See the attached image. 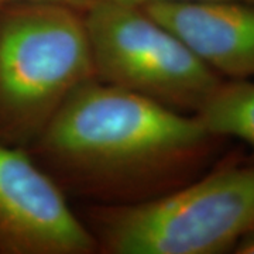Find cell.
I'll list each match as a JSON object with an SVG mask.
<instances>
[{"label":"cell","instance_id":"6da1fadb","mask_svg":"<svg viewBox=\"0 0 254 254\" xmlns=\"http://www.w3.org/2000/svg\"><path fill=\"white\" fill-rule=\"evenodd\" d=\"M219 140L195 115L93 79L73 92L28 151L61 188L125 205L187 184Z\"/></svg>","mask_w":254,"mask_h":254},{"label":"cell","instance_id":"ba28073f","mask_svg":"<svg viewBox=\"0 0 254 254\" xmlns=\"http://www.w3.org/2000/svg\"><path fill=\"white\" fill-rule=\"evenodd\" d=\"M100 0H0V7L16 4V3H43V4H57L69 9L78 10L81 13H86L95 4H98Z\"/></svg>","mask_w":254,"mask_h":254},{"label":"cell","instance_id":"9c48e42d","mask_svg":"<svg viewBox=\"0 0 254 254\" xmlns=\"http://www.w3.org/2000/svg\"><path fill=\"white\" fill-rule=\"evenodd\" d=\"M233 253L254 254V229L250 230L245 237H242V240L235 247Z\"/></svg>","mask_w":254,"mask_h":254},{"label":"cell","instance_id":"277c9868","mask_svg":"<svg viewBox=\"0 0 254 254\" xmlns=\"http://www.w3.org/2000/svg\"><path fill=\"white\" fill-rule=\"evenodd\" d=\"M83 16L98 81L193 115L223 81L141 6L100 0Z\"/></svg>","mask_w":254,"mask_h":254},{"label":"cell","instance_id":"52a82bcc","mask_svg":"<svg viewBox=\"0 0 254 254\" xmlns=\"http://www.w3.org/2000/svg\"><path fill=\"white\" fill-rule=\"evenodd\" d=\"M195 116L212 136L239 138L254 148V79L222 81Z\"/></svg>","mask_w":254,"mask_h":254},{"label":"cell","instance_id":"3957f363","mask_svg":"<svg viewBox=\"0 0 254 254\" xmlns=\"http://www.w3.org/2000/svg\"><path fill=\"white\" fill-rule=\"evenodd\" d=\"M98 250L110 254L233 252L254 229V163H226L151 199L92 210Z\"/></svg>","mask_w":254,"mask_h":254},{"label":"cell","instance_id":"7a4b0ae2","mask_svg":"<svg viewBox=\"0 0 254 254\" xmlns=\"http://www.w3.org/2000/svg\"><path fill=\"white\" fill-rule=\"evenodd\" d=\"M93 79L83 13L43 3L0 7V143L30 148Z\"/></svg>","mask_w":254,"mask_h":254},{"label":"cell","instance_id":"5b68a950","mask_svg":"<svg viewBox=\"0 0 254 254\" xmlns=\"http://www.w3.org/2000/svg\"><path fill=\"white\" fill-rule=\"evenodd\" d=\"M92 230L61 185L24 147L0 143V253L91 254Z\"/></svg>","mask_w":254,"mask_h":254},{"label":"cell","instance_id":"8992f818","mask_svg":"<svg viewBox=\"0 0 254 254\" xmlns=\"http://www.w3.org/2000/svg\"><path fill=\"white\" fill-rule=\"evenodd\" d=\"M141 7L219 76L254 79V3L155 1Z\"/></svg>","mask_w":254,"mask_h":254},{"label":"cell","instance_id":"30bf717a","mask_svg":"<svg viewBox=\"0 0 254 254\" xmlns=\"http://www.w3.org/2000/svg\"><path fill=\"white\" fill-rule=\"evenodd\" d=\"M120 3L134 4V6H143L147 3H155V1H222V0H116ZM236 1H249L254 3V0H236Z\"/></svg>","mask_w":254,"mask_h":254}]
</instances>
